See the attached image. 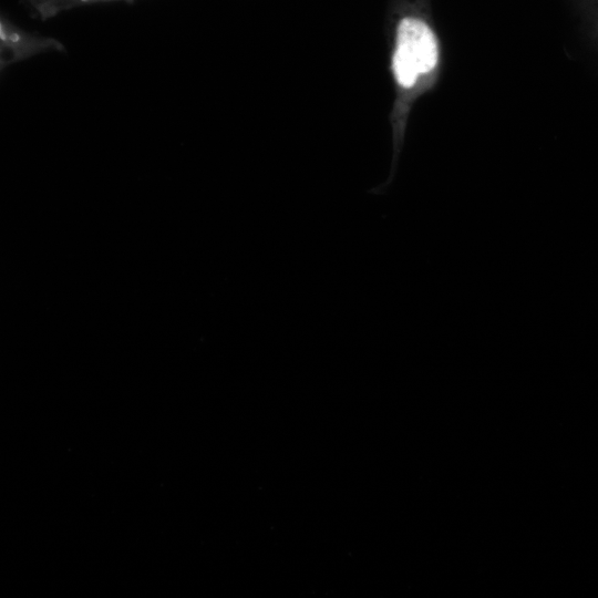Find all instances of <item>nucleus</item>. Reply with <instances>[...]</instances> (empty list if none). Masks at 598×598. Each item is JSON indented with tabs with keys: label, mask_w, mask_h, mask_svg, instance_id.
I'll use <instances>...</instances> for the list:
<instances>
[{
	"label": "nucleus",
	"mask_w": 598,
	"mask_h": 598,
	"mask_svg": "<svg viewBox=\"0 0 598 598\" xmlns=\"http://www.w3.org/2000/svg\"><path fill=\"white\" fill-rule=\"evenodd\" d=\"M393 24L390 69L399 91L410 93L440 62L437 34L417 0H403Z\"/></svg>",
	"instance_id": "nucleus-1"
},
{
	"label": "nucleus",
	"mask_w": 598,
	"mask_h": 598,
	"mask_svg": "<svg viewBox=\"0 0 598 598\" xmlns=\"http://www.w3.org/2000/svg\"><path fill=\"white\" fill-rule=\"evenodd\" d=\"M65 51L64 45L56 39L43 37L19 28L4 14L0 19V66L9 65L50 52Z\"/></svg>",
	"instance_id": "nucleus-2"
},
{
	"label": "nucleus",
	"mask_w": 598,
	"mask_h": 598,
	"mask_svg": "<svg viewBox=\"0 0 598 598\" xmlns=\"http://www.w3.org/2000/svg\"><path fill=\"white\" fill-rule=\"evenodd\" d=\"M125 1L133 3L134 0H22L33 18L45 21L64 11L100 2Z\"/></svg>",
	"instance_id": "nucleus-3"
}]
</instances>
